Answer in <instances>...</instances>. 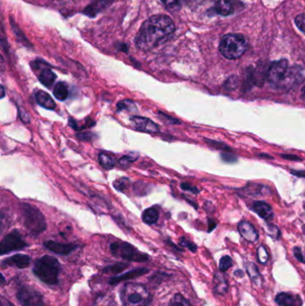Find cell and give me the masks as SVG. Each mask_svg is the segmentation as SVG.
<instances>
[{"label":"cell","mask_w":305,"mask_h":306,"mask_svg":"<svg viewBox=\"0 0 305 306\" xmlns=\"http://www.w3.org/2000/svg\"><path fill=\"white\" fill-rule=\"evenodd\" d=\"M276 304L278 306H303L304 302L300 296L282 292L276 296Z\"/></svg>","instance_id":"cell-11"},{"label":"cell","mask_w":305,"mask_h":306,"mask_svg":"<svg viewBox=\"0 0 305 306\" xmlns=\"http://www.w3.org/2000/svg\"><path fill=\"white\" fill-rule=\"evenodd\" d=\"M181 188H182L183 190H185V191L191 192V193H193V194H198V193H199V190H198L196 187L191 186V185L187 184V183L182 184V185H181Z\"/></svg>","instance_id":"cell-40"},{"label":"cell","mask_w":305,"mask_h":306,"mask_svg":"<svg viewBox=\"0 0 305 306\" xmlns=\"http://www.w3.org/2000/svg\"><path fill=\"white\" fill-rule=\"evenodd\" d=\"M77 137L79 138V140H93V138L95 137V136L92 133H90V132H83V133H79L77 135Z\"/></svg>","instance_id":"cell-38"},{"label":"cell","mask_w":305,"mask_h":306,"mask_svg":"<svg viewBox=\"0 0 305 306\" xmlns=\"http://www.w3.org/2000/svg\"><path fill=\"white\" fill-rule=\"evenodd\" d=\"M55 79H56V76H55V73L52 72L50 69H48V68L41 71V73L39 76V80H40V83L46 87L52 86V84L55 83Z\"/></svg>","instance_id":"cell-22"},{"label":"cell","mask_w":305,"mask_h":306,"mask_svg":"<svg viewBox=\"0 0 305 306\" xmlns=\"http://www.w3.org/2000/svg\"><path fill=\"white\" fill-rule=\"evenodd\" d=\"M238 231L242 237L247 242L255 243L259 238V235L254 228V226L249 222H246V221L240 222L238 225Z\"/></svg>","instance_id":"cell-13"},{"label":"cell","mask_w":305,"mask_h":306,"mask_svg":"<svg viewBox=\"0 0 305 306\" xmlns=\"http://www.w3.org/2000/svg\"><path fill=\"white\" fill-rule=\"evenodd\" d=\"M252 209L261 219L266 221H269L273 216L272 208L264 201H256L252 205Z\"/></svg>","instance_id":"cell-18"},{"label":"cell","mask_w":305,"mask_h":306,"mask_svg":"<svg viewBox=\"0 0 305 306\" xmlns=\"http://www.w3.org/2000/svg\"><path fill=\"white\" fill-rule=\"evenodd\" d=\"M128 265L125 263H116L115 265L107 267L104 271L109 273H119L121 271H125Z\"/></svg>","instance_id":"cell-32"},{"label":"cell","mask_w":305,"mask_h":306,"mask_svg":"<svg viewBox=\"0 0 305 306\" xmlns=\"http://www.w3.org/2000/svg\"><path fill=\"white\" fill-rule=\"evenodd\" d=\"M180 245L182 246H184V247H186V248L189 249L191 251L195 252V251H197V246H196L194 243H192V242L189 241V240H187L185 237L181 238Z\"/></svg>","instance_id":"cell-35"},{"label":"cell","mask_w":305,"mask_h":306,"mask_svg":"<svg viewBox=\"0 0 305 306\" xmlns=\"http://www.w3.org/2000/svg\"></svg>","instance_id":"cell-48"},{"label":"cell","mask_w":305,"mask_h":306,"mask_svg":"<svg viewBox=\"0 0 305 306\" xmlns=\"http://www.w3.org/2000/svg\"><path fill=\"white\" fill-rule=\"evenodd\" d=\"M245 269L247 271L248 276L250 277L251 282L257 286H261L263 284V278L258 270V267L256 266L253 262H248L245 265Z\"/></svg>","instance_id":"cell-19"},{"label":"cell","mask_w":305,"mask_h":306,"mask_svg":"<svg viewBox=\"0 0 305 306\" xmlns=\"http://www.w3.org/2000/svg\"><path fill=\"white\" fill-rule=\"evenodd\" d=\"M302 92H303V95H304V97L305 98V86L304 87L303 90H302Z\"/></svg>","instance_id":"cell-47"},{"label":"cell","mask_w":305,"mask_h":306,"mask_svg":"<svg viewBox=\"0 0 305 306\" xmlns=\"http://www.w3.org/2000/svg\"><path fill=\"white\" fill-rule=\"evenodd\" d=\"M134 161H135V159L131 158L130 156H125V157L121 158L120 160L118 161V165L123 168H126V167L130 166Z\"/></svg>","instance_id":"cell-33"},{"label":"cell","mask_w":305,"mask_h":306,"mask_svg":"<svg viewBox=\"0 0 305 306\" xmlns=\"http://www.w3.org/2000/svg\"><path fill=\"white\" fill-rule=\"evenodd\" d=\"M193 306L191 305L190 302L188 301L185 296H182L181 294H175V296L172 297L169 306Z\"/></svg>","instance_id":"cell-26"},{"label":"cell","mask_w":305,"mask_h":306,"mask_svg":"<svg viewBox=\"0 0 305 306\" xmlns=\"http://www.w3.org/2000/svg\"><path fill=\"white\" fill-rule=\"evenodd\" d=\"M1 91H2V93H1V98L3 99V98L5 97V89H4V87H3V86L1 87Z\"/></svg>","instance_id":"cell-46"},{"label":"cell","mask_w":305,"mask_h":306,"mask_svg":"<svg viewBox=\"0 0 305 306\" xmlns=\"http://www.w3.org/2000/svg\"><path fill=\"white\" fill-rule=\"evenodd\" d=\"M53 94L58 101H64L68 98L69 95V90L68 87L64 82L58 83L54 88Z\"/></svg>","instance_id":"cell-23"},{"label":"cell","mask_w":305,"mask_h":306,"mask_svg":"<svg viewBox=\"0 0 305 306\" xmlns=\"http://www.w3.org/2000/svg\"><path fill=\"white\" fill-rule=\"evenodd\" d=\"M213 290L217 295H225L228 291V282L226 280L224 274L220 272H216L213 279Z\"/></svg>","instance_id":"cell-15"},{"label":"cell","mask_w":305,"mask_h":306,"mask_svg":"<svg viewBox=\"0 0 305 306\" xmlns=\"http://www.w3.org/2000/svg\"><path fill=\"white\" fill-rule=\"evenodd\" d=\"M247 48L248 43L245 36L237 33L224 36L220 44V53L228 59L239 58L245 54Z\"/></svg>","instance_id":"cell-4"},{"label":"cell","mask_w":305,"mask_h":306,"mask_svg":"<svg viewBox=\"0 0 305 306\" xmlns=\"http://www.w3.org/2000/svg\"><path fill=\"white\" fill-rule=\"evenodd\" d=\"M61 266L59 261L55 257L42 256L34 263L33 273L40 281L47 285L53 286L58 283Z\"/></svg>","instance_id":"cell-2"},{"label":"cell","mask_w":305,"mask_h":306,"mask_svg":"<svg viewBox=\"0 0 305 306\" xmlns=\"http://www.w3.org/2000/svg\"><path fill=\"white\" fill-rule=\"evenodd\" d=\"M214 8L220 15H230L235 11L233 0H214Z\"/></svg>","instance_id":"cell-16"},{"label":"cell","mask_w":305,"mask_h":306,"mask_svg":"<svg viewBox=\"0 0 305 306\" xmlns=\"http://www.w3.org/2000/svg\"><path fill=\"white\" fill-rule=\"evenodd\" d=\"M233 266V261L231 259L230 256H223L220 261V271L221 272H225L228 269H230Z\"/></svg>","instance_id":"cell-29"},{"label":"cell","mask_w":305,"mask_h":306,"mask_svg":"<svg viewBox=\"0 0 305 306\" xmlns=\"http://www.w3.org/2000/svg\"><path fill=\"white\" fill-rule=\"evenodd\" d=\"M16 296L22 306H45L40 292L31 286H20Z\"/></svg>","instance_id":"cell-7"},{"label":"cell","mask_w":305,"mask_h":306,"mask_svg":"<svg viewBox=\"0 0 305 306\" xmlns=\"http://www.w3.org/2000/svg\"><path fill=\"white\" fill-rule=\"evenodd\" d=\"M295 24H296L297 27L305 34V14L297 15L295 18Z\"/></svg>","instance_id":"cell-34"},{"label":"cell","mask_w":305,"mask_h":306,"mask_svg":"<svg viewBox=\"0 0 305 306\" xmlns=\"http://www.w3.org/2000/svg\"><path fill=\"white\" fill-rule=\"evenodd\" d=\"M30 261L31 260H30V256L25 255V254H15V255L11 256L8 259H5V261H2V265L25 269V268L29 267Z\"/></svg>","instance_id":"cell-14"},{"label":"cell","mask_w":305,"mask_h":306,"mask_svg":"<svg viewBox=\"0 0 305 306\" xmlns=\"http://www.w3.org/2000/svg\"><path fill=\"white\" fill-rule=\"evenodd\" d=\"M28 246L17 230L12 231L2 239L0 243V253L2 255L11 251H18Z\"/></svg>","instance_id":"cell-8"},{"label":"cell","mask_w":305,"mask_h":306,"mask_svg":"<svg viewBox=\"0 0 305 306\" xmlns=\"http://www.w3.org/2000/svg\"><path fill=\"white\" fill-rule=\"evenodd\" d=\"M235 275H238V276L244 277V273L242 272V271H241V270L240 271L238 270V271H235Z\"/></svg>","instance_id":"cell-45"},{"label":"cell","mask_w":305,"mask_h":306,"mask_svg":"<svg viewBox=\"0 0 305 306\" xmlns=\"http://www.w3.org/2000/svg\"><path fill=\"white\" fill-rule=\"evenodd\" d=\"M130 121L136 130L144 132V133H159L160 132L159 126L147 117L132 116Z\"/></svg>","instance_id":"cell-10"},{"label":"cell","mask_w":305,"mask_h":306,"mask_svg":"<svg viewBox=\"0 0 305 306\" xmlns=\"http://www.w3.org/2000/svg\"><path fill=\"white\" fill-rule=\"evenodd\" d=\"M44 246L47 249L51 251L60 254V255H67L72 251H75L77 248L76 245L73 244H61L54 241H47L44 243Z\"/></svg>","instance_id":"cell-12"},{"label":"cell","mask_w":305,"mask_h":306,"mask_svg":"<svg viewBox=\"0 0 305 306\" xmlns=\"http://www.w3.org/2000/svg\"><path fill=\"white\" fill-rule=\"evenodd\" d=\"M175 29V24L169 16L153 15L140 27L135 44L141 51H150L169 40Z\"/></svg>","instance_id":"cell-1"},{"label":"cell","mask_w":305,"mask_h":306,"mask_svg":"<svg viewBox=\"0 0 305 306\" xmlns=\"http://www.w3.org/2000/svg\"><path fill=\"white\" fill-rule=\"evenodd\" d=\"M130 185V181L128 178L122 177L114 182V186L117 191L125 192Z\"/></svg>","instance_id":"cell-30"},{"label":"cell","mask_w":305,"mask_h":306,"mask_svg":"<svg viewBox=\"0 0 305 306\" xmlns=\"http://www.w3.org/2000/svg\"><path fill=\"white\" fill-rule=\"evenodd\" d=\"M269 259H270V256H269V252L267 251L265 246H260L258 248V260L261 264L265 265L267 264V262L269 261Z\"/></svg>","instance_id":"cell-31"},{"label":"cell","mask_w":305,"mask_h":306,"mask_svg":"<svg viewBox=\"0 0 305 306\" xmlns=\"http://www.w3.org/2000/svg\"><path fill=\"white\" fill-rule=\"evenodd\" d=\"M22 215L26 229L33 236H38L47 228L45 217L35 206L30 203L22 204Z\"/></svg>","instance_id":"cell-5"},{"label":"cell","mask_w":305,"mask_h":306,"mask_svg":"<svg viewBox=\"0 0 305 306\" xmlns=\"http://www.w3.org/2000/svg\"><path fill=\"white\" fill-rule=\"evenodd\" d=\"M185 4L188 5V6H198V5H201L205 0H182Z\"/></svg>","instance_id":"cell-41"},{"label":"cell","mask_w":305,"mask_h":306,"mask_svg":"<svg viewBox=\"0 0 305 306\" xmlns=\"http://www.w3.org/2000/svg\"><path fill=\"white\" fill-rule=\"evenodd\" d=\"M148 272V269H137L135 271H129L127 273H125L124 275L119 277H115L113 278H111V280L110 281L111 285H116L118 284L121 281L127 280V279H131V278H135L137 277L141 276L143 274H145Z\"/></svg>","instance_id":"cell-20"},{"label":"cell","mask_w":305,"mask_h":306,"mask_svg":"<svg viewBox=\"0 0 305 306\" xmlns=\"http://www.w3.org/2000/svg\"><path fill=\"white\" fill-rule=\"evenodd\" d=\"M164 5L167 10L170 12H176L179 10L182 5V0H160Z\"/></svg>","instance_id":"cell-28"},{"label":"cell","mask_w":305,"mask_h":306,"mask_svg":"<svg viewBox=\"0 0 305 306\" xmlns=\"http://www.w3.org/2000/svg\"><path fill=\"white\" fill-rule=\"evenodd\" d=\"M108 2H109V0H94V1H92V4L88 7L87 12L90 13V14L98 13L103 7H105V5L108 4Z\"/></svg>","instance_id":"cell-27"},{"label":"cell","mask_w":305,"mask_h":306,"mask_svg":"<svg viewBox=\"0 0 305 306\" xmlns=\"http://www.w3.org/2000/svg\"><path fill=\"white\" fill-rule=\"evenodd\" d=\"M281 157H283L284 159H286V160H295V161H300V159L298 158V157H296V156L294 155H282Z\"/></svg>","instance_id":"cell-43"},{"label":"cell","mask_w":305,"mask_h":306,"mask_svg":"<svg viewBox=\"0 0 305 306\" xmlns=\"http://www.w3.org/2000/svg\"><path fill=\"white\" fill-rule=\"evenodd\" d=\"M293 174H295V176H305V172H299V171H292Z\"/></svg>","instance_id":"cell-44"},{"label":"cell","mask_w":305,"mask_h":306,"mask_svg":"<svg viewBox=\"0 0 305 306\" xmlns=\"http://www.w3.org/2000/svg\"><path fill=\"white\" fill-rule=\"evenodd\" d=\"M0 306H15L9 300L5 299L4 296L1 297V301H0Z\"/></svg>","instance_id":"cell-42"},{"label":"cell","mask_w":305,"mask_h":306,"mask_svg":"<svg viewBox=\"0 0 305 306\" xmlns=\"http://www.w3.org/2000/svg\"><path fill=\"white\" fill-rule=\"evenodd\" d=\"M160 212L156 207H151L146 209L142 213V221L148 225H153L159 220Z\"/></svg>","instance_id":"cell-21"},{"label":"cell","mask_w":305,"mask_h":306,"mask_svg":"<svg viewBox=\"0 0 305 306\" xmlns=\"http://www.w3.org/2000/svg\"><path fill=\"white\" fill-rule=\"evenodd\" d=\"M293 251H294V255H295V259L299 262H301V263H305V257H304V254L302 252L300 247H295Z\"/></svg>","instance_id":"cell-37"},{"label":"cell","mask_w":305,"mask_h":306,"mask_svg":"<svg viewBox=\"0 0 305 306\" xmlns=\"http://www.w3.org/2000/svg\"><path fill=\"white\" fill-rule=\"evenodd\" d=\"M124 306H149L151 302L150 292L140 283H127L121 291Z\"/></svg>","instance_id":"cell-3"},{"label":"cell","mask_w":305,"mask_h":306,"mask_svg":"<svg viewBox=\"0 0 305 306\" xmlns=\"http://www.w3.org/2000/svg\"><path fill=\"white\" fill-rule=\"evenodd\" d=\"M110 250L115 256H119L122 259L134 262H143L149 259V256L139 251L128 243H113L110 246Z\"/></svg>","instance_id":"cell-6"},{"label":"cell","mask_w":305,"mask_h":306,"mask_svg":"<svg viewBox=\"0 0 305 306\" xmlns=\"http://www.w3.org/2000/svg\"><path fill=\"white\" fill-rule=\"evenodd\" d=\"M158 114L160 115V119H162L164 122H167V121H168V123H169V124H172V125H174V124H180V121L175 119V118L171 117L169 115H166V114L162 113V112H159Z\"/></svg>","instance_id":"cell-36"},{"label":"cell","mask_w":305,"mask_h":306,"mask_svg":"<svg viewBox=\"0 0 305 306\" xmlns=\"http://www.w3.org/2000/svg\"><path fill=\"white\" fill-rule=\"evenodd\" d=\"M34 97H35L37 103L41 106L42 108H44L46 110H49V111L55 110V101H53V99L50 97L49 93H47L43 90H37L35 94H34Z\"/></svg>","instance_id":"cell-17"},{"label":"cell","mask_w":305,"mask_h":306,"mask_svg":"<svg viewBox=\"0 0 305 306\" xmlns=\"http://www.w3.org/2000/svg\"><path fill=\"white\" fill-rule=\"evenodd\" d=\"M287 73H288V62L285 59H281L274 62L270 65L268 77L272 83H279L286 78Z\"/></svg>","instance_id":"cell-9"},{"label":"cell","mask_w":305,"mask_h":306,"mask_svg":"<svg viewBox=\"0 0 305 306\" xmlns=\"http://www.w3.org/2000/svg\"><path fill=\"white\" fill-rule=\"evenodd\" d=\"M19 115H20L21 120L23 121L25 124L30 123V115L24 110L19 108Z\"/></svg>","instance_id":"cell-39"},{"label":"cell","mask_w":305,"mask_h":306,"mask_svg":"<svg viewBox=\"0 0 305 306\" xmlns=\"http://www.w3.org/2000/svg\"><path fill=\"white\" fill-rule=\"evenodd\" d=\"M99 162L100 166L104 167L105 169H112L115 167V157L110 153L101 152L99 155Z\"/></svg>","instance_id":"cell-24"},{"label":"cell","mask_w":305,"mask_h":306,"mask_svg":"<svg viewBox=\"0 0 305 306\" xmlns=\"http://www.w3.org/2000/svg\"><path fill=\"white\" fill-rule=\"evenodd\" d=\"M116 110L118 112L123 111L135 112L137 111V107L135 105V101H131V100H124V101H119V103L116 107Z\"/></svg>","instance_id":"cell-25"}]
</instances>
